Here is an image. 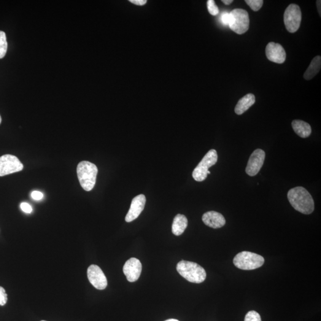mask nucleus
Instances as JSON below:
<instances>
[{
	"label": "nucleus",
	"instance_id": "f257e3e1",
	"mask_svg": "<svg viewBox=\"0 0 321 321\" xmlns=\"http://www.w3.org/2000/svg\"><path fill=\"white\" fill-rule=\"evenodd\" d=\"M287 198L294 209L309 215L314 211L315 204L311 194L303 187H296L288 191Z\"/></svg>",
	"mask_w": 321,
	"mask_h": 321
},
{
	"label": "nucleus",
	"instance_id": "f03ea898",
	"mask_svg": "<svg viewBox=\"0 0 321 321\" xmlns=\"http://www.w3.org/2000/svg\"><path fill=\"white\" fill-rule=\"evenodd\" d=\"M176 269L180 276L188 282L199 284L206 279V270L199 264L193 262L181 261L177 264Z\"/></svg>",
	"mask_w": 321,
	"mask_h": 321
},
{
	"label": "nucleus",
	"instance_id": "7ed1b4c3",
	"mask_svg": "<svg viewBox=\"0 0 321 321\" xmlns=\"http://www.w3.org/2000/svg\"><path fill=\"white\" fill-rule=\"evenodd\" d=\"M98 170L95 164L83 161L78 164L77 174L82 188L86 191L93 190L95 185Z\"/></svg>",
	"mask_w": 321,
	"mask_h": 321
},
{
	"label": "nucleus",
	"instance_id": "20e7f679",
	"mask_svg": "<svg viewBox=\"0 0 321 321\" xmlns=\"http://www.w3.org/2000/svg\"><path fill=\"white\" fill-rule=\"evenodd\" d=\"M263 256L256 253L243 251L236 255L233 260V264L237 268L243 270H253L260 268L264 265Z\"/></svg>",
	"mask_w": 321,
	"mask_h": 321
},
{
	"label": "nucleus",
	"instance_id": "39448f33",
	"mask_svg": "<svg viewBox=\"0 0 321 321\" xmlns=\"http://www.w3.org/2000/svg\"><path fill=\"white\" fill-rule=\"evenodd\" d=\"M249 14L246 10L236 9L230 13V21L228 26L236 34L242 35L248 31L249 28Z\"/></svg>",
	"mask_w": 321,
	"mask_h": 321
},
{
	"label": "nucleus",
	"instance_id": "423d86ee",
	"mask_svg": "<svg viewBox=\"0 0 321 321\" xmlns=\"http://www.w3.org/2000/svg\"><path fill=\"white\" fill-rule=\"evenodd\" d=\"M218 161V154L217 151L211 150L208 151L205 155L203 159L198 166L196 167L193 171L192 176L197 182H202L207 179L208 174L210 167L214 166Z\"/></svg>",
	"mask_w": 321,
	"mask_h": 321
},
{
	"label": "nucleus",
	"instance_id": "0eeeda50",
	"mask_svg": "<svg viewBox=\"0 0 321 321\" xmlns=\"http://www.w3.org/2000/svg\"><path fill=\"white\" fill-rule=\"evenodd\" d=\"M302 20V12L299 5L291 4L285 10L284 22L287 30L290 33H295L300 28Z\"/></svg>",
	"mask_w": 321,
	"mask_h": 321
},
{
	"label": "nucleus",
	"instance_id": "6e6552de",
	"mask_svg": "<svg viewBox=\"0 0 321 321\" xmlns=\"http://www.w3.org/2000/svg\"><path fill=\"white\" fill-rule=\"evenodd\" d=\"M23 165L16 156L4 155L0 157V176H4L22 170Z\"/></svg>",
	"mask_w": 321,
	"mask_h": 321
},
{
	"label": "nucleus",
	"instance_id": "1a4fd4ad",
	"mask_svg": "<svg viewBox=\"0 0 321 321\" xmlns=\"http://www.w3.org/2000/svg\"><path fill=\"white\" fill-rule=\"evenodd\" d=\"M87 274L89 281L96 289L104 290L107 287V279L100 267L91 265L88 269Z\"/></svg>",
	"mask_w": 321,
	"mask_h": 321
},
{
	"label": "nucleus",
	"instance_id": "9d476101",
	"mask_svg": "<svg viewBox=\"0 0 321 321\" xmlns=\"http://www.w3.org/2000/svg\"><path fill=\"white\" fill-rule=\"evenodd\" d=\"M265 158V153L263 150L258 149L254 151L248 161L246 173L250 176H256L263 167Z\"/></svg>",
	"mask_w": 321,
	"mask_h": 321
},
{
	"label": "nucleus",
	"instance_id": "9b49d317",
	"mask_svg": "<svg viewBox=\"0 0 321 321\" xmlns=\"http://www.w3.org/2000/svg\"><path fill=\"white\" fill-rule=\"evenodd\" d=\"M141 261L135 258L127 261L123 266V272L129 282H135L139 279L142 272Z\"/></svg>",
	"mask_w": 321,
	"mask_h": 321
},
{
	"label": "nucleus",
	"instance_id": "f8f14e48",
	"mask_svg": "<svg viewBox=\"0 0 321 321\" xmlns=\"http://www.w3.org/2000/svg\"><path fill=\"white\" fill-rule=\"evenodd\" d=\"M266 56L269 61L277 64L284 63L286 53L284 48L279 44L271 42L266 47Z\"/></svg>",
	"mask_w": 321,
	"mask_h": 321
},
{
	"label": "nucleus",
	"instance_id": "ddd939ff",
	"mask_svg": "<svg viewBox=\"0 0 321 321\" xmlns=\"http://www.w3.org/2000/svg\"><path fill=\"white\" fill-rule=\"evenodd\" d=\"M146 204V197L139 195L134 198L132 201L130 209L125 218L126 222L130 223L136 220L144 210Z\"/></svg>",
	"mask_w": 321,
	"mask_h": 321
},
{
	"label": "nucleus",
	"instance_id": "4468645a",
	"mask_svg": "<svg viewBox=\"0 0 321 321\" xmlns=\"http://www.w3.org/2000/svg\"><path fill=\"white\" fill-rule=\"evenodd\" d=\"M202 221L207 226L213 228H220L226 225V219L219 212L209 211L202 216Z\"/></svg>",
	"mask_w": 321,
	"mask_h": 321
},
{
	"label": "nucleus",
	"instance_id": "2eb2a0df",
	"mask_svg": "<svg viewBox=\"0 0 321 321\" xmlns=\"http://www.w3.org/2000/svg\"><path fill=\"white\" fill-rule=\"evenodd\" d=\"M255 102V96L252 94H248L237 102L234 112L237 115H242L246 112Z\"/></svg>",
	"mask_w": 321,
	"mask_h": 321
},
{
	"label": "nucleus",
	"instance_id": "dca6fc26",
	"mask_svg": "<svg viewBox=\"0 0 321 321\" xmlns=\"http://www.w3.org/2000/svg\"><path fill=\"white\" fill-rule=\"evenodd\" d=\"M291 126L295 133L302 138H306L311 135L312 129L309 124L302 120H293Z\"/></svg>",
	"mask_w": 321,
	"mask_h": 321
},
{
	"label": "nucleus",
	"instance_id": "f3484780",
	"mask_svg": "<svg viewBox=\"0 0 321 321\" xmlns=\"http://www.w3.org/2000/svg\"><path fill=\"white\" fill-rule=\"evenodd\" d=\"M188 225V220L186 216L182 214H177L174 217L172 225V233L176 236H180L184 233Z\"/></svg>",
	"mask_w": 321,
	"mask_h": 321
},
{
	"label": "nucleus",
	"instance_id": "a211bd4d",
	"mask_svg": "<svg viewBox=\"0 0 321 321\" xmlns=\"http://www.w3.org/2000/svg\"><path fill=\"white\" fill-rule=\"evenodd\" d=\"M321 68V57L318 56L313 59L308 68L304 72L303 75L304 79L307 80H311L320 72Z\"/></svg>",
	"mask_w": 321,
	"mask_h": 321
},
{
	"label": "nucleus",
	"instance_id": "6ab92c4d",
	"mask_svg": "<svg viewBox=\"0 0 321 321\" xmlns=\"http://www.w3.org/2000/svg\"><path fill=\"white\" fill-rule=\"evenodd\" d=\"M7 48L6 35L3 31H0V59L4 58L6 55Z\"/></svg>",
	"mask_w": 321,
	"mask_h": 321
},
{
	"label": "nucleus",
	"instance_id": "aec40b11",
	"mask_svg": "<svg viewBox=\"0 0 321 321\" xmlns=\"http://www.w3.org/2000/svg\"><path fill=\"white\" fill-rule=\"evenodd\" d=\"M245 2L254 12H258L264 4L263 0H246Z\"/></svg>",
	"mask_w": 321,
	"mask_h": 321
},
{
	"label": "nucleus",
	"instance_id": "412c9836",
	"mask_svg": "<svg viewBox=\"0 0 321 321\" xmlns=\"http://www.w3.org/2000/svg\"><path fill=\"white\" fill-rule=\"evenodd\" d=\"M208 10L209 13L212 16H217L219 13V9L216 5L214 0H209L207 1Z\"/></svg>",
	"mask_w": 321,
	"mask_h": 321
},
{
	"label": "nucleus",
	"instance_id": "4be33fe9",
	"mask_svg": "<svg viewBox=\"0 0 321 321\" xmlns=\"http://www.w3.org/2000/svg\"><path fill=\"white\" fill-rule=\"evenodd\" d=\"M245 321H262L260 315L255 311L247 312L245 316Z\"/></svg>",
	"mask_w": 321,
	"mask_h": 321
},
{
	"label": "nucleus",
	"instance_id": "5701e85b",
	"mask_svg": "<svg viewBox=\"0 0 321 321\" xmlns=\"http://www.w3.org/2000/svg\"><path fill=\"white\" fill-rule=\"evenodd\" d=\"M7 302V295L3 287L0 286V305L4 306Z\"/></svg>",
	"mask_w": 321,
	"mask_h": 321
},
{
	"label": "nucleus",
	"instance_id": "b1692460",
	"mask_svg": "<svg viewBox=\"0 0 321 321\" xmlns=\"http://www.w3.org/2000/svg\"><path fill=\"white\" fill-rule=\"evenodd\" d=\"M221 22L225 26H228L229 21H230V13L224 12L221 16Z\"/></svg>",
	"mask_w": 321,
	"mask_h": 321
},
{
	"label": "nucleus",
	"instance_id": "393cba45",
	"mask_svg": "<svg viewBox=\"0 0 321 321\" xmlns=\"http://www.w3.org/2000/svg\"><path fill=\"white\" fill-rule=\"evenodd\" d=\"M20 208L24 212L30 214L32 212V208L28 203L23 202L20 204Z\"/></svg>",
	"mask_w": 321,
	"mask_h": 321
},
{
	"label": "nucleus",
	"instance_id": "a878e982",
	"mask_svg": "<svg viewBox=\"0 0 321 321\" xmlns=\"http://www.w3.org/2000/svg\"><path fill=\"white\" fill-rule=\"evenodd\" d=\"M31 196L32 198L37 201L40 200V199H42L43 197H44L43 194L41 192H40L39 191H32Z\"/></svg>",
	"mask_w": 321,
	"mask_h": 321
},
{
	"label": "nucleus",
	"instance_id": "bb28decb",
	"mask_svg": "<svg viewBox=\"0 0 321 321\" xmlns=\"http://www.w3.org/2000/svg\"><path fill=\"white\" fill-rule=\"evenodd\" d=\"M130 2H132V3L138 5H144L147 2L146 0H131Z\"/></svg>",
	"mask_w": 321,
	"mask_h": 321
},
{
	"label": "nucleus",
	"instance_id": "cd10ccee",
	"mask_svg": "<svg viewBox=\"0 0 321 321\" xmlns=\"http://www.w3.org/2000/svg\"><path fill=\"white\" fill-rule=\"evenodd\" d=\"M321 1H320V0H318V1H317V9H318V13H319L320 16H321Z\"/></svg>",
	"mask_w": 321,
	"mask_h": 321
},
{
	"label": "nucleus",
	"instance_id": "c85d7f7f",
	"mask_svg": "<svg viewBox=\"0 0 321 321\" xmlns=\"http://www.w3.org/2000/svg\"><path fill=\"white\" fill-rule=\"evenodd\" d=\"M221 1H222L223 3L226 5H229L231 4L233 1V0H222Z\"/></svg>",
	"mask_w": 321,
	"mask_h": 321
},
{
	"label": "nucleus",
	"instance_id": "c756f323",
	"mask_svg": "<svg viewBox=\"0 0 321 321\" xmlns=\"http://www.w3.org/2000/svg\"><path fill=\"white\" fill-rule=\"evenodd\" d=\"M166 321H178L177 320H174V319H170V320H167Z\"/></svg>",
	"mask_w": 321,
	"mask_h": 321
},
{
	"label": "nucleus",
	"instance_id": "7c9ffc66",
	"mask_svg": "<svg viewBox=\"0 0 321 321\" xmlns=\"http://www.w3.org/2000/svg\"><path fill=\"white\" fill-rule=\"evenodd\" d=\"M1 121H2L1 117V115H0V124H1Z\"/></svg>",
	"mask_w": 321,
	"mask_h": 321
},
{
	"label": "nucleus",
	"instance_id": "2f4dec72",
	"mask_svg": "<svg viewBox=\"0 0 321 321\" xmlns=\"http://www.w3.org/2000/svg\"></svg>",
	"mask_w": 321,
	"mask_h": 321
}]
</instances>
